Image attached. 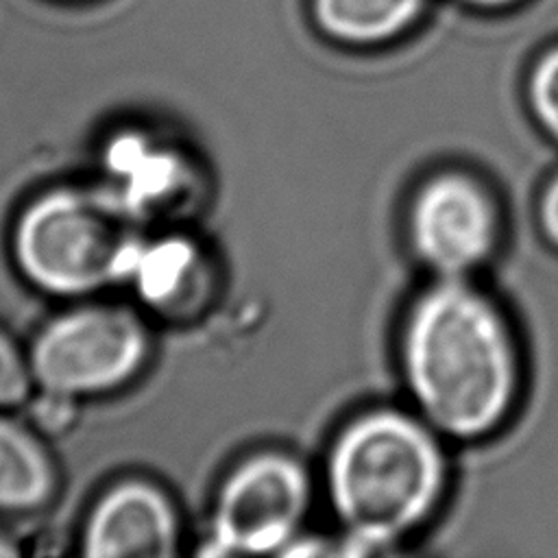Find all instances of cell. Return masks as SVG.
Listing matches in <instances>:
<instances>
[{"label": "cell", "mask_w": 558, "mask_h": 558, "mask_svg": "<svg viewBox=\"0 0 558 558\" xmlns=\"http://www.w3.org/2000/svg\"><path fill=\"white\" fill-rule=\"evenodd\" d=\"M401 366L421 418L453 438L497 429L519 390V353L501 310L453 277H440L412 303Z\"/></svg>", "instance_id": "cell-1"}, {"label": "cell", "mask_w": 558, "mask_h": 558, "mask_svg": "<svg viewBox=\"0 0 558 558\" xmlns=\"http://www.w3.org/2000/svg\"><path fill=\"white\" fill-rule=\"evenodd\" d=\"M445 477L436 429L399 410H373L344 425L325 471L338 521L368 547L421 527L442 497Z\"/></svg>", "instance_id": "cell-2"}, {"label": "cell", "mask_w": 558, "mask_h": 558, "mask_svg": "<svg viewBox=\"0 0 558 558\" xmlns=\"http://www.w3.org/2000/svg\"><path fill=\"white\" fill-rule=\"evenodd\" d=\"M26 275L54 292H83L135 262L137 231L129 209L107 194L63 190L39 198L15 238Z\"/></svg>", "instance_id": "cell-3"}, {"label": "cell", "mask_w": 558, "mask_h": 558, "mask_svg": "<svg viewBox=\"0 0 558 558\" xmlns=\"http://www.w3.org/2000/svg\"><path fill=\"white\" fill-rule=\"evenodd\" d=\"M305 469L281 453L244 462L225 484L216 517V543L229 554H268L290 543L310 508Z\"/></svg>", "instance_id": "cell-4"}, {"label": "cell", "mask_w": 558, "mask_h": 558, "mask_svg": "<svg viewBox=\"0 0 558 558\" xmlns=\"http://www.w3.org/2000/svg\"><path fill=\"white\" fill-rule=\"evenodd\" d=\"M144 355V331L122 310H81L35 342L33 371L52 392H92L129 377Z\"/></svg>", "instance_id": "cell-5"}, {"label": "cell", "mask_w": 558, "mask_h": 558, "mask_svg": "<svg viewBox=\"0 0 558 558\" xmlns=\"http://www.w3.org/2000/svg\"><path fill=\"white\" fill-rule=\"evenodd\" d=\"M416 255L440 277L462 279L482 266L499 233L490 194L471 177L445 172L425 181L410 207Z\"/></svg>", "instance_id": "cell-6"}, {"label": "cell", "mask_w": 558, "mask_h": 558, "mask_svg": "<svg viewBox=\"0 0 558 558\" xmlns=\"http://www.w3.org/2000/svg\"><path fill=\"white\" fill-rule=\"evenodd\" d=\"M174 545V519L163 497L142 484L116 488L94 512L85 554L96 558H159Z\"/></svg>", "instance_id": "cell-7"}, {"label": "cell", "mask_w": 558, "mask_h": 558, "mask_svg": "<svg viewBox=\"0 0 558 558\" xmlns=\"http://www.w3.org/2000/svg\"><path fill=\"white\" fill-rule=\"evenodd\" d=\"M427 0H310L316 28L340 44L375 46L405 33Z\"/></svg>", "instance_id": "cell-8"}, {"label": "cell", "mask_w": 558, "mask_h": 558, "mask_svg": "<svg viewBox=\"0 0 558 558\" xmlns=\"http://www.w3.org/2000/svg\"><path fill=\"white\" fill-rule=\"evenodd\" d=\"M50 490V471L41 451L17 427L0 421V506L28 508Z\"/></svg>", "instance_id": "cell-9"}, {"label": "cell", "mask_w": 558, "mask_h": 558, "mask_svg": "<svg viewBox=\"0 0 558 558\" xmlns=\"http://www.w3.org/2000/svg\"><path fill=\"white\" fill-rule=\"evenodd\" d=\"M527 100L543 129L558 140V46L534 61L527 76Z\"/></svg>", "instance_id": "cell-10"}, {"label": "cell", "mask_w": 558, "mask_h": 558, "mask_svg": "<svg viewBox=\"0 0 558 558\" xmlns=\"http://www.w3.org/2000/svg\"><path fill=\"white\" fill-rule=\"evenodd\" d=\"M28 377L13 347L0 336V405L17 403L26 397Z\"/></svg>", "instance_id": "cell-11"}, {"label": "cell", "mask_w": 558, "mask_h": 558, "mask_svg": "<svg viewBox=\"0 0 558 558\" xmlns=\"http://www.w3.org/2000/svg\"><path fill=\"white\" fill-rule=\"evenodd\" d=\"M541 222L545 235L558 246V174L549 181L541 201Z\"/></svg>", "instance_id": "cell-12"}, {"label": "cell", "mask_w": 558, "mask_h": 558, "mask_svg": "<svg viewBox=\"0 0 558 558\" xmlns=\"http://www.w3.org/2000/svg\"><path fill=\"white\" fill-rule=\"evenodd\" d=\"M462 2L469 7H477V9H504L519 0H462Z\"/></svg>", "instance_id": "cell-13"}, {"label": "cell", "mask_w": 558, "mask_h": 558, "mask_svg": "<svg viewBox=\"0 0 558 558\" xmlns=\"http://www.w3.org/2000/svg\"><path fill=\"white\" fill-rule=\"evenodd\" d=\"M0 556H13V549L0 541Z\"/></svg>", "instance_id": "cell-14"}]
</instances>
